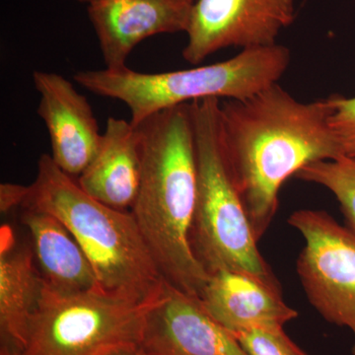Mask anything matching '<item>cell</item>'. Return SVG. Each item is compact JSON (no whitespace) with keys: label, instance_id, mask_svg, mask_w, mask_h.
<instances>
[{"label":"cell","instance_id":"1","mask_svg":"<svg viewBox=\"0 0 355 355\" xmlns=\"http://www.w3.org/2000/svg\"><path fill=\"white\" fill-rule=\"evenodd\" d=\"M333 109L334 96L301 102L279 83L247 99L220 101L222 150L257 239L272 224L289 178L343 156L330 125Z\"/></svg>","mask_w":355,"mask_h":355},{"label":"cell","instance_id":"2","mask_svg":"<svg viewBox=\"0 0 355 355\" xmlns=\"http://www.w3.org/2000/svg\"><path fill=\"white\" fill-rule=\"evenodd\" d=\"M137 128L141 181L130 212L166 282L200 298L209 275L190 244L198 193L191 103L159 112Z\"/></svg>","mask_w":355,"mask_h":355},{"label":"cell","instance_id":"3","mask_svg":"<svg viewBox=\"0 0 355 355\" xmlns=\"http://www.w3.org/2000/svg\"><path fill=\"white\" fill-rule=\"evenodd\" d=\"M24 207L53 214L67 226L105 291L137 301L153 300L164 291L167 282L132 212L89 196L49 154L39 159Z\"/></svg>","mask_w":355,"mask_h":355},{"label":"cell","instance_id":"4","mask_svg":"<svg viewBox=\"0 0 355 355\" xmlns=\"http://www.w3.org/2000/svg\"><path fill=\"white\" fill-rule=\"evenodd\" d=\"M291 53L286 46L243 50L216 64L175 71L144 73L130 69L81 70L74 81L93 94L127 105L135 127L164 110L217 98L243 100L270 87L286 73Z\"/></svg>","mask_w":355,"mask_h":355},{"label":"cell","instance_id":"5","mask_svg":"<svg viewBox=\"0 0 355 355\" xmlns=\"http://www.w3.org/2000/svg\"><path fill=\"white\" fill-rule=\"evenodd\" d=\"M220 99L191 103L198 167V193L191 221L193 256L209 275L219 270L249 273L280 288L261 254L259 240L236 188L220 141Z\"/></svg>","mask_w":355,"mask_h":355},{"label":"cell","instance_id":"6","mask_svg":"<svg viewBox=\"0 0 355 355\" xmlns=\"http://www.w3.org/2000/svg\"><path fill=\"white\" fill-rule=\"evenodd\" d=\"M161 295L148 301L104 291L65 295L43 284L22 355H113L140 347Z\"/></svg>","mask_w":355,"mask_h":355},{"label":"cell","instance_id":"7","mask_svg":"<svg viewBox=\"0 0 355 355\" xmlns=\"http://www.w3.org/2000/svg\"><path fill=\"white\" fill-rule=\"evenodd\" d=\"M287 222L304 239L296 272L308 301L327 322L352 331L355 355V231L324 210H297Z\"/></svg>","mask_w":355,"mask_h":355},{"label":"cell","instance_id":"8","mask_svg":"<svg viewBox=\"0 0 355 355\" xmlns=\"http://www.w3.org/2000/svg\"><path fill=\"white\" fill-rule=\"evenodd\" d=\"M294 18V0H196L183 57L198 64L224 49L273 46Z\"/></svg>","mask_w":355,"mask_h":355},{"label":"cell","instance_id":"9","mask_svg":"<svg viewBox=\"0 0 355 355\" xmlns=\"http://www.w3.org/2000/svg\"><path fill=\"white\" fill-rule=\"evenodd\" d=\"M33 83L40 94L37 113L50 135L51 157L62 171L78 178L94 159L102 139L87 98L55 72L35 70Z\"/></svg>","mask_w":355,"mask_h":355},{"label":"cell","instance_id":"10","mask_svg":"<svg viewBox=\"0 0 355 355\" xmlns=\"http://www.w3.org/2000/svg\"><path fill=\"white\" fill-rule=\"evenodd\" d=\"M196 0H100L89 4L106 69L127 67L135 46L159 34L186 32Z\"/></svg>","mask_w":355,"mask_h":355},{"label":"cell","instance_id":"11","mask_svg":"<svg viewBox=\"0 0 355 355\" xmlns=\"http://www.w3.org/2000/svg\"><path fill=\"white\" fill-rule=\"evenodd\" d=\"M140 347L153 355H249L198 298L168 282L147 316Z\"/></svg>","mask_w":355,"mask_h":355},{"label":"cell","instance_id":"12","mask_svg":"<svg viewBox=\"0 0 355 355\" xmlns=\"http://www.w3.org/2000/svg\"><path fill=\"white\" fill-rule=\"evenodd\" d=\"M203 310L232 335L250 329H279L298 312L284 302L282 288L242 272L219 270L198 298Z\"/></svg>","mask_w":355,"mask_h":355},{"label":"cell","instance_id":"13","mask_svg":"<svg viewBox=\"0 0 355 355\" xmlns=\"http://www.w3.org/2000/svg\"><path fill=\"white\" fill-rule=\"evenodd\" d=\"M142 171L139 128L111 116L94 159L77 178L89 196L108 207L130 211L139 193Z\"/></svg>","mask_w":355,"mask_h":355},{"label":"cell","instance_id":"14","mask_svg":"<svg viewBox=\"0 0 355 355\" xmlns=\"http://www.w3.org/2000/svg\"><path fill=\"white\" fill-rule=\"evenodd\" d=\"M21 222L31 236L44 287L65 295L104 291L83 248L60 219L43 210L24 207Z\"/></svg>","mask_w":355,"mask_h":355},{"label":"cell","instance_id":"15","mask_svg":"<svg viewBox=\"0 0 355 355\" xmlns=\"http://www.w3.org/2000/svg\"><path fill=\"white\" fill-rule=\"evenodd\" d=\"M43 282L32 246L21 244L10 226L0 229V338L1 347L22 354Z\"/></svg>","mask_w":355,"mask_h":355},{"label":"cell","instance_id":"16","mask_svg":"<svg viewBox=\"0 0 355 355\" xmlns=\"http://www.w3.org/2000/svg\"><path fill=\"white\" fill-rule=\"evenodd\" d=\"M296 178L319 184L340 203L345 225L355 231V160L347 156L306 165Z\"/></svg>","mask_w":355,"mask_h":355},{"label":"cell","instance_id":"17","mask_svg":"<svg viewBox=\"0 0 355 355\" xmlns=\"http://www.w3.org/2000/svg\"><path fill=\"white\" fill-rule=\"evenodd\" d=\"M233 336L249 355H309L286 335L284 328L250 329Z\"/></svg>","mask_w":355,"mask_h":355},{"label":"cell","instance_id":"18","mask_svg":"<svg viewBox=\"0 0 355 355\" xmlns=\"http://www.w3.org/2000/svg\"><path fill=\"white\" fill-rule=\"evenodd\" d=\"M330 125L343 155L355 160V97L334 95Z\"/></svg>","mask_w":355,"mask_h":355},{"label":"cell","instance_id":"19","mask_svg":"<svg viewBox=\"0 0 355 355\" xmlns=\"http://www.w3.org/2000/svg\"><path fill=\"white\" fill-rule=\"evenodd\" d=\"M29 195V186L3 183L0 186V211L6 214L17 207H23Z\"/></svg>","mask_w":355,"mask_h":355},{"label":"cell","instance_id":"20","mask_svg":"<svg viewBox=\"0 0 355 355\" xmlns=\"http://www.w3.org/2000/svg\"><path fill=\"white\" fill-rule=\"evenodd\" d=\"M113 355H153L146 352L140 347H133V349L121 350L120 352H116Z\"/></svg>","mask_w":355,"mask_h":355},{"label":"cell","instance_id":"21","mask_svg":"<svg viewBox=\"0 0 355 355\" xmlns=\"http://www.w3.org/2000/svg\"><path fill=\"white\" fill-rule=\"evenodd\" d=\"M0 355H22L20 352H15V350L6 349V347H1L0 349Z\"/></svg>","mask_w":355,"mask_h":355},{"label":"cell","instance_id":"22","mask_svg":"<svg viewBox=\"0 0 355 355\" xmlns=\"http://www.w3.org/2000/svg\"><path fill=\"white\" fill-rule=\"evenodd\" d=\"M76 1L81 2V3H94V2L100 1V0H76Z\"/></svg>","mask_w":355,"mask_h":355}]
</instances>
